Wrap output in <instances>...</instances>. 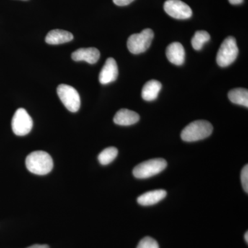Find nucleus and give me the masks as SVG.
I'll use <instances>...</instances> for the list:
<instances>
[{"instance_id": "f257e3e1", "label": "nucleus", "mask_w": 248, "mask_h": 248, "mask_svg": "<svg viewBox=\"0 0 248 248\" xmlns=\"http://www.w3.org/2000/svg\"><path fill=\"white\" fill-rule=\"evenodd\" d=\"M26 166L29 172L37 175H45L51 172L53 161L46 152L38 151L32 152L26 159Z\"/></svg>"}, {"instance_id": "f03ea898", "label": "nucleus", "mask_w": 248, "mask_h": 248, "mask_svg": "<svg viewBox=\"0 0 248 248\" xmlns=\"http://www.w3.org/2000/svg\"><path fill=\"white\" fill-rule=\"evenodd\" d=\"M213 125L208 121L197 120L185 127L182 130L181 137L184 141H197L208 138L213 133Z\"/></svg>"}, {"instance_id": "7ed1b4c3", "label": "nucleus", "mask_w": 248, "mask_h": 248, "mask_svg": "<svg viewBox=\"0 0 248 248\" xmlns=\"http://www.w3.org/2000/svg\"><path fill=\"white\" fill-rule=\"evenodd\" d=\"M239 54V48L234 37H228L223 41L217 55V62L218 66H230L236 60Z\"/></svg>"}, {"instance_id": "20e7f679", "label": "nucleus", "mask_w": 248, "mask_h": 248, "mask_svg": "<svg viewBox=\"0 0 248 248\" xmlns=\"http://www.w3.org/2000/svg\"><path fill=\"white\" fill-rule=\"evenodd\" d=\"M167 167V162L164 159L148 160L138 165L133 169V175L138 179H147L156 175Z\"/></svg>"}, {"instance_id": "39448f33", "label": "nucleus", "mask_w": 248, "mask_h": 248, "mask_svg": "<svg viewBox=\"0 0 248 248\" xmlns=\"http://www.w3.org/2000/svg\"><path fill=\"white\" fill-rule=\"evenodd\" d=\"M154 37V32L150 29H144L140 33L129 37L127 46L129 51L135 55L143 53L149 48Z\"/></svg>"}, {"instance_id": "423d86ee", "label": "nucleus", "mask_w": 248, "mask_h": 248, "mask_svg": "<svg viewBox=\"0 0 248 248\" xmlns=\"http://www.w3.org/2000/svg\"><path fill=\"white\" fill-rule=\"evenodd\" d=\"M57 92L66 109L72 112H76L79 110L81 100L79 93L75 88L69 85L60 84L57 89Z\"/></svg>"}, {"instance_id": "0eeeda50", "label": "nucleus", "mask_w": 248, "mask_h": 248, "mask_svg": "<svg viewBox=\"0 0 248 248\" xmlns=\"http://www.w3.org/2000/svg\"><path fill=\"white\" fill-rule=\"evenodd\" d=\"M11 125L15 135L25 136L32 130L33 122L25 109L19 108L15 112Z\"/></svg>"}, {"instance_id": "6e6552de", "label": "nucleus", "mask_w": 248, "mask_h": 248, "mask_svg": "<svg viewBox=\"0 0 248 248\" xmlns=\"http://www.w3.org/2000/svg\"><path fill=\"white\" fill-rule=\"evenodd\" d=\"M164 8L166 14L175 19H186L192 17V9L181 0H167Z\"/></svg>"}, {"instance_id": "1a4fd4ad", "label": "nucleus", "mask_w": 248, "mask_h": 248, "mask_svg": "<svg viewBox=\"0 0 248 248\" xmlns=\"http://www.w3.org/2000/svg\"><path fill=\"white\" fill-rule=\"evenodd\" d=\"M118 74V66L115 59L112 58L107 59L105 64L99 73V82L104 85L113 82L117 79Z\"/></svg>"}, {"instance_id": "9d476101", "label": "nucleus", "mask_w": 248, "mask_h": 248, "mask_svg": "<svg viewBox=\"0 0 248 248\" xmlns=\"http://www.w3.org/2000/svg\"><path fill=\"white\" fill-rule=\"evenodd\" d=\"M71 57L74 61H84L94 64L100 58V52L96 48H79L73 52Z\"/></svg>"}, {"instance_id": "9b49d317", "label": "nucleus", "mask_w": 248, "mask_h": 248, "mask_svg": "<svg viewBox=\"0 0 248 248\" xmlns=\"http://www.w3.org/2000/svg\"><path fill=\"white\" fill-rule=\"evenodd\" d=\"M166 56L173 64L181 66L185 61V50L182 44L173 42L166 49Z\"/></svg>"}, {"instance_id": "f8f14e48", "label": "nucleus", "mask_w": 248, "mask_h": 248, "mask_svg": "<svg viewBox=\"0 0 248 248\" xmlns=\"http://www.w3.org/2000/svg\"><path fill=\"white\" fill-rule=\"evenodd\" d=\"M140 117L138 113L128 109H121L114 117L113 121L117 125H131L138 123Z\"/></svg>"}, {"instance_id": "ddd939ff", "label": "nucleus", "mask_w": 248, "mask_h": 248, "mask_svg": "<svg viewBox=\"0 0 248 248\" xmlns=\"http://www.w3.org/2000/svg\"><path fill=\"white\" fill-rule=\"evenodd\" d=\"M73 40V35L71 32L60 29L50 31L45 39L46 42L51 45H61L71 42Z\"/></svg>"}, {"instance_id": "4468645a", "label": "nucleus", "mask_w": 248, "mask_h": 248, "mask_svg": "<svg viewBox=\"0 0 248 248\" xmlns=\"http://www.w3.org/2000/svg\"><path fill=\"white\" fill-rule=\"evenodd\" d=\"M166 195H167V192L164 190L150 191V192H145L144 194L139 197L138 202L140 205H144V206L153 205L164 200Z\"/></svg>"}, {"instance_id": "2eb2a0df", "label": "nucleus", "mask_w": 248, "mask_h": 248, "mask_svg": "<svg viewBox=\"0 0 248 248\" xmlns=\"http://www.w3.org/2000/svg\"><path fill=\"white\" fill-rule=\"evenodd\" d=\"M162 85L156 80H150L143 86L141 91V97L144 100H155L158 97V94L161 91Z\"/></svg>"}, {"instance_id": "dca6fc26", "label": "nucleus", "mask_w": 248, "mask_h": 248, "mask_svg": "<svg viewBox=\"0 0 248 248\" xmlns=\"http://www.w3.org/2000/svg\"><path fill=\"white\" fill-rule=\"evenodd\" d=\"M228 98L231 102L238 105L248 107V91L247 89L238 88L231 90L228 93Z\"/></svg>"}, {"instance_id": "f3484780", "label": "nucleus", "mask_w": 248, "mask_h": 248, "mask_svg": "<svg viewBox=\"0 0 248 248\" xmlns=\"http://www.w3.org/2000/svg\"><path fill=\"white\" fill-rule=\"evenodd\" d=\"M118 155V150L115 147L106 148L98 156L99 162L103 166H107L112 163Z\"/></svg>"}, {"instance_id": "a211bd4d", "label": "nucleus", "mask_w": 248, "mask_h": 248, "mask_svg": "<svg viewBox=\"0 0 248 248\" xmlns=\"http://www.w3.org/2000/svg\"><path fill=\"white\" fill-rule=\"evenodd\" d=\"M210 35L208 32L205 31H198L195 32V35L192 37L191 43L195 50H200L203 46L210 40Z\"/></svg>"}, {"instance_id": "6ab92c4d", "label": "nucleus", "mask_w": 248, "mask_h": 248, "mask_svg": "<svg viewBox=\"0 0 248 248\" xmlns=\"http://www.w3.org/2000/svg\"><path fill=\"white\" fill-rule=\"evenodd\" d=\"M137 248H159V246L154 239L146 236L140 241Z\"/></svg>"}, {"instance_id": "aec40b11", "label": "nucleus", "mask_w": 248, "mask_h": 248, "mask_svg": "<svg viewBox=\"0 0 248 248\" xmlns=\"http://www.w3.org/2000/svg\"><path fill=\"white\" fill-rule=\"evenodd\" d=\"M241 183H242L243 187L245 192H248V166L246 165L244 169H242L241 174Z\"/></svg>"}, {"instance_id": "412c9836", "label": "nucleus", "mask_w": 248, "mask_h": 248, "mask_svg": "<svg viewBox=\"0 0 248 248\" xmlns=\"http://www.w3.org/2000/svg\"><path fill=\"white\" fill-rule=\"evenodd\" d=\"M112 1H113L114 4L117 6H124L130 4V3L133 2L134 0H112Z\"/></svg>"}, {"instance_id": "4be33fe9", "label": "nucleus", "mask_w": 248, "mask_h": 248, "mask_svg": "<svg viewBox=\"0 0 248 248\" xmlns=\"http://www.w3.org/2000/svg\"><path fill=\"white\" fill-rule=\"evenodd\" d=\"M229 2L232 5H239L242 4L244 2V0H228Z\"/></svg>"}, {"instance_id": "5701e85b", "label": "nucleus", "mask_w": 248, "mask_h": 248, "mask_svg": "<svg viewBox=\"0 0 248 248\" xmlns=\"http://www.w3.org/2000/svg\"><path fill=\"white\" fill-rule=\"evenodd\" d=\"M27 248H50L47 245H39L36 244L33 245V246H30V247Z\"/></svg>"}, {"instance_id": "b1692460", "label": "nucleus", "mask_w": 248, "mask_h": 248, "mask_svg": "<svg viewBox=\"0 0 248 248\" xmlns=\"http://www.w3.org/2000/svg\"><path fill=\"white\" fill-rule=\"evenodd\" d=\"M245 240H246V242H247V244L248 243V232H246V234H245Z\"/></svg>"}]
</instances>
